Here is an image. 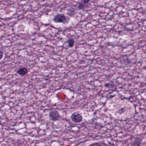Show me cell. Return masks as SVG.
Segmentation results:
<instances>
[{"label":"cell","mask_w":146,"mask_h":146,"mask_svg":"<svg viewBox=\"0 0 146 146\" xmlns=\"http://www.w3.org/2000/svg\"><path fill=\"white\" fill-rule=\"evenodd\" d=\"M142 140L141 138L139 137H136L132 142V146H141L142 144Z\"/></svg>","instance_id":"277c9868"},{"label":"cell","mask_w":146,"mask_h":146,"mask_svg":"<svg viewBox=\"0 0 146 146\" xmlns=\"http://www.w3.org/2000/svg\"><path fill=\"white\" fill-rule=\"evenodd\" d=\"M88 146H107V145L105 143H102L100 142H95Z\"/></svg>","instance_id":"ba28073f"},{"label":"cell","mask_w":146,"mask_h":146,"mask_svg":"<svg viewBox=\"0 0 146 146\" xmlns=\"http://www.w3.org/2000/svg\"><path fill=\"white\" fill-rule=\"evenodd\" d=\"M87 4V3H86L85 1H82V2L79 3L78 8H79V9H84L85 8Z\"/></svg>","instance_id":"52a82bcc"},{"label":"cell","mask_w":146,"mask_h":146,"mask_svg":"<svg viewBox=\"0 0 146 146\" xmlns=\"http://www.w3.org/2000/svg\"><path fill=\"white\" fill-rule=\"evenodd\" d=\"M49 118L51 120L56 121L60 119V114L57 110H52L49 112Z\"/></svg>","instance_id":"3957f363"},{"label":"cell","mask_w":146,"mask_h":146,"mask_svg":"<svg viewBox=\"0 0 146 146\" xmlns=\"http://www.w3.org/2000/svg\"><path fill=\"white\" fill-rule=\"evenodd\" d=\"M71 119L74 123H79L83 120V117L78 112H75L71 115Z\"/></svg>","instance_id":"7a4b0ae2"},{"label":"cell","mask_w":146,"mask_h":146,"mask_svg":"<svg viewBox=\"0 0 146 146\" xmlns=\"http://www.w3.org/2000/svg\"><path fill=\"white\" fill-rule=\"evenodd\" d=\"M53 20L56 23H62L67 24L69 22V18L63 14H58L54 17Z\"/></svg>","instance_id":"6da1fadb"},{"label":"cell","mask_w":146,"mask_h":146,"mask_svg":"<svg viewBox=\"0 0 146 146\" xmlns=\"http://www.w3.org/2000/svg\"><path fill=\"white\" fill-rule=\"evenodd\" d=\"M17 73L20 75L25 76L28 73V70L25 68H20L17 71Z\"/></svg>","instance_id":"5b68a950"},{"label":"cell","mask_w":146,"mask_h":146,"mask_svg":"<svg viewBox=\"0 0 146 146\" xmlns=\"http://www.w3.org/2000/svg\"><path fill=\"white\" fill-rule=\"evenodd\" d=\"M67 43L68 45V46L70 47H72L75 45V40L72 38H69L67 41Z\"/></svg>","instance_id":"8992f818"},{"label":"cell","mask_w":146,"mask_h":146,"mask_svg":"<svg viewBox=\"0 0 146 146\" xmlns=\"http://www.w3.org/2000/svg\"><path fill=\"white\" fill-rule=\"evenodd\" d=\"M3 56H4V53L2 51H1V60H2V58H3Z\"/></svg>","instance_id":"9c48e42d"}]
</instances>
